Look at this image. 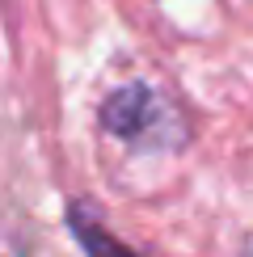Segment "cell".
I'll use <instances>...</instances> for the list:
<instances>
[{
	"instance_id": "1",
	"label": "cell",
	"mask_w": 253,
	"mask_h": 257,
	"mask_svg": "<svg viewBox=\"0 0 253 257\" xmlns=\"http://www.w3.org/2000/svg\"><path fill=\"white\" fill-rule=\"evenodd\" d=\"M101 126L126 148L140 152H173L190 139V126L177 110L152 84H122L101 101Z\"/></svg>"
},
{
	"instance_id": "2",
	"label": "cell",
	"mask_w": 253,
	"mask_h": 257,
	"mask_svg": "<svg viewBox=\"0 0 253 257\" xmlns=\"http://www.w3.org/2000/svg\"><path fill=\"white\" fill-rule=\"evenodd\" d=\"M68 219H72V232H76V240L89 249V257H135V253H126L114 236H105V232L97 228V219H93V211L84 207V202L68 207Z\"/></svg>"
}]
</instances>
